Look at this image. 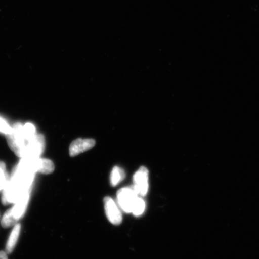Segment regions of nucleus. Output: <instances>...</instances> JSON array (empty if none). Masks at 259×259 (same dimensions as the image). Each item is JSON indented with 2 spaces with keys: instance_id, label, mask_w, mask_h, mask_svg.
Returning a JSON list of instances; mask_svg holds the SVG:
<instances>
[{
  "instance_id": "nucleus-10",
  "label": "nucleus",
  "mask_w": 259,
  "mask_h": 259,
  "mask_svg": "<svg viewBox=\"0 0 259 259\" xmlns=\"http://www.w3.org/2000/svg\"><path fill=\"white\" fill-rule=\"evenodd\" d=\"M21 228V226L19 223H17L14 225L6 246V252L8 254H11L14 251L20 235Z\"/></svg>"
},
{
  "instance_id": "nucleus-6",
  "label": "nucleus",
  "mask_w": 259,
  "mask_h": 259,
  "mask_svg": "<svg viewBox=\"0 0 259 259\" xmlns=\"http://www.w3.org/2000/svg\"><path fill=\"white\" fill-rule=\"evenodd\" d=\"M118 205L125 213H132L133 206L139 196L133 186L122 188L117 193Z\"/></svg>"
},
{
  "instance_id": "nucleus-13",
  "label": "nucleus",
  "mask_w": 259,
  "mask_h": 259,
  "mask_svg": "<svg viewBox=\"0 0 259 259\" xmlns=\"http://www.w3.org/2000/svg\"><path fill=\"white\" fill-rule=\"evenodd\" d=\"M9 176L6 171L5 163L0 161V192L4 190L9 180Z\"/></svg>"
},
{
  "instance_id": "nucleus-14",
  "label": "nucleus",
  "mask_w": 259,
  "mask_h": 259,
  "mask_svg": "<svg viewBox=\"0 0 259 259\" xmlns=\"http://www.w3.org/2000/svg\"><path fill=\"white\" fill-rule=\"evenodd\" d=\"M24 131L25 138L27 139V141L30 140L37 134L35 126L31 123H27L24 125Z\"/></svg>"
},
{
  "instance_id": "nucleus-7",
  "label": "nucleus",
  "mask_w": 259,
  "mask_h": 259,
  "mask_svg": "<svg viewBox=\"0 0 259 259\" xmlns=\"http://www.w3.org/2000/svg\"><path fill=\"white\" fill-rule=\"evenodd\" d=\"M149 171L147 168L141 166L134 176V189L139 196L144 197L148 191Z\"/></svg>"
},
{
  "instance_id": "nucleus-5",
  "label": "nucleus",
  "mask_w": 259,
  "mask_h": 259,
  "mask_svg": "<svg viewBox=\"0 0 259 259\" xmlns=\"http://www.w3.org/2000/svg\"><path fill=\"white\" fill-rule=\"evenodd\" d=\"M45 148V140L43 135L36 134L26 144L23 158L40 157Z\"/></svg>"
},
{
  "instance_id": "nucleus-1",
  "label": "nucleus",
  "mask_w": 259,
  "mask_h": 259,
  "mask_svg": "<svg viewBox=\"0 0 259 259\" xmlns=\"http://www.w3.org/2000/svg\"><path fill=\"white\" fill-rule=\"evenodd\" d=\"M35 173L19 163L13 170L7 185L2 191L4 205L15 203L26 193L30 192Z\"/></svg>"
},
{
  "instance_id": "nucleus-2",
  "label": "nucleus",
  "mask_w": 259,
  "mask_h": 259,
  "mask_svg": "<svg viewBox=\"0 0 259 259\" xmlns=\"http://www.w3.org/2000/svg\"><path fill=\"white\" fill-rule=\"evenodd\" d=\"M30 192L26 193L14 203V206L6 212L2 219L3 228L14 226L24 215L30 200Z\"/></svg>"
},
{
  "instance_id": "nucleus-9",
  "label": "nucleus",
  "mask_w": 259,
  "mask_h": 259,
  "mask_svg": "<svg viewBox=\"0 0 259 259\" xmlns=\"http://www.w3.org/2000/svg\"><path fill=\"white\" fill-rule=\"evenodd\" d=\"M96 141L93 139L78 138L71 143L69 147L70 157H75L95 147Z\"/></svg>"
},
{
  "instance_id": "nucleus-8",
  "label": "nucleus",
  "mask_w": 259,
  "mask_h": 259,
  "mask_svg": "<svg viewBox=\"0 0 259 259\" xmlns=\"http://www.w3.org/2000/svg\"><path fill=\"white\" fill-rule=\"evenodd\" d=\"M105 210L107 218L114 225H120L122 221V216L120 209L111 197H106L104 200Z\"/></svg>"
},
{
  "instance_id": "nucleus-16",
  "label": "nucleus",
  "mask_w": 259,
  "mask_h": 259,
  "mask_svg": "<svg viewBox=\"0 0 259 259\" xmlns=\"http://www.w3.org/2000/svg\"><path fill=\"white\" fill-rule=\"evenodd\" d=\"M0 259H8V254L6 252L1 251H0Z\"/></svg>"
},
{
  "instance_id": "nucleus-15",
  "label": "nucleus",
  "mask_w": 259,
  "mask_h": 259,
  "mask_svg": "<svg viewBox=\"0 0 259 259\" xmlns=\"http://www.w3.org/2000/svg\"><path fill=\"white\" fill-rule=\"evenodd\" d=\"M12 127L4 119L0 117V132L3 134L8 135L12 131Z\"/></svg>"
},
{
  "instance_id": "nucleus-11",
  "label": "nucleus",
  "mask_w": 259,
  "mask_h": 259,
  "mask_svg": "<svg viewBox=\"0 0 259 259\" xmlns=\"http://www.w3.org/2000/svg\"><path fill=\"white\" fill-rule=\"evenodd\" d=\"M125 174L122 168L115 166L113 168L111 174V184L112 187L118 186L124 180Z\"/></svg>"
},
{
  "instance_id": "nucleus-3",
  "label": "nucleus",
  "mask_w": 259,
  "mask_h": 259,
  "mask_svg": "<svg viewBox=\"0 0 259 259\" xmlns=\"http://www.w3.org/2000/svg\"><path fill=\"white\" fill-rule=\"evenodd\" d=\"M6 137L9 147L18 157L22 158L28 142L25 137L24 125L21 123H16L12 131L6 135Z\"/></svg>"
},
{
  "instance_id": "nucleus-12",
  "label": "nucleus",
  "mask_w": 259,
  "mask_h": 259,
  "mask_svg": "<svg viewBox=\"0 0 259 259\" xmlns=\"http://www.w3.org/2000/svg\"><path fill=\"white\" fill-rule=\"evenodd\" d=\"M145 202L141 197L138 196L133 206L132 213L135 216L143 214L145 209Z\"/></svg>"
},
{
  "instance_id": "nucleus-4",
  "label": "nucleus",
  "mask_w": 259,
  "mask_h": 259,
  "mask_svg": "<svg viewBox=\"0 0 259 259\" xmlns=\"http://www.w3.org/2000/svg\"><path fill=\"white\" fill-rule=\"evenodd\" d=\"M19 163L35 174H51L55 169L53 162L47 158H21Z\"/></svg>"
}]
</instances>
